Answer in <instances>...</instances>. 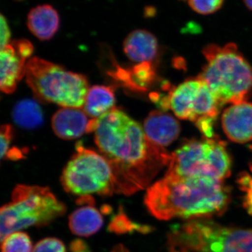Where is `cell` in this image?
Here are the masks:
<instances>
[{
    "instance_id": "19",
    "label": "cell",
    "mask_w": 252,
    "mask_h": 252,
    "mask_svg": "<svg viewBox=\"0 0 252 252\" xmlns=\"http://www.w3.org/2000/svg\"><path fill=\"white\" fill-rule=\"evenodd\" d=\"M152 226L135 223L127 217L122 207L119 208L117 215L113 216L108 225V230L116 235H124L138 232L147 234L152 231Z\"/></svg>"
},
{
    "instance_id": "7",
    "label": "cell",
    "mask_w": 252,
    "mask_h": 252,
    "mask_svg": "<svg viewBox=\"0 0 252 252\" xmlns=\"http://www.w3.org/2000/svg\"><path fill=\"white\" fill-rule=\"evenodd\" d=\"M231 158L225 142L217 136L189 140L171 154L167 173L181 177L221 181L231 173Z\"/></svg>"
},
{
    "instance_id": "31",
    "label": "cell",
    "mask_w": 252,
    "mask_h": 252,
    "mask_svg": "<svg viewBox=\"0 0 252 252\" xmlns=\"http://www.w3.org/2000/svg\"><path fill=\"white\" fill-rule=\"evenodd\" d=\"M243 1L248 9L252 11V0H243Z\"/></svg>"
},
{
    "instance_id": "17",
    "label": "cell",
    "mask_w": 252,
    "mask_h": 252,
    "mask_svg": "<svg viewBox=\"0 0 252 252\" xmlns=\"http://www.w3.org/2000/svg\"><path fill=\"white\" fill-rule=\"evenodd\" d=\"M115 102L112 88L94 86L88 91L83 109L91 119H97L115 107Z\"/></svg>"
},
{
    "instance_id": "6",
    "label": "cell",
    "mask_w": 252,
    "mask_h": 252,
    "mask_svg": "<svg viewBox=\"0 0 252 252\" xmlns=\"http://www.w3.org/2000/svg\"><path fill=\"white\" fill-rule=\"evenodd\" d=\"M26 83L36 98L63 107L83 108L89 82L84 75L59 64L33 57L26 65Z\"/></svg>"
},
{
    "instance_id": "14",
    "label": "cell",
    "mask_w": 252,
    "mask_h": 252,
    "mask_svg": "<svg viewBox=\"0 0 252 252\" xmlns=\"http://www.w3.org/2000/svg\"><path fill=\"white\" fill-rule=\"evenodd\" d=\"M146 135L154 143L164 147L178 138L181 127L177 119L162 111H153L144 123Z\"/></svg>"
},
{
    "instance_id": "30",
    "label": "cell",
    "mask_w": 252,
    "mask_h": 252,
    "mask_svg": "<svg viewBox=\"0 0 252 252\" xmlns=\"http://www.w3.org/2000/svg\"><path fill=\"white\" fill-rule=\"evenodd\" d=\"M130 252L127 248L122 244H118V245L114 246L112 248V252Z\"/></svg>"
},
{
    "instance_id": "23",
    "label": "cell",
    "mask_w": 252,
    "mask_h": 252,
    "mask_svg": "<svg viewBox=\"0 0 252 252\" xmlns=\"http://www.w3.org/2000/svg\"><path fill=\"white\" fill-rule=\"evenodd\" d=\"M32 252H66V248L59 239L46 238L38 242Z\"/></svg>"
},
{
    "instance_id": "32",
    "label": "cell",
    "mask_w": 252,
    "mask_h": 252,
    "mask_svg": "<svg viewBox=\"0 0 252 252\" xmlns=\"http://www.w3.org/2000/svg\"><path fill=\"white\" fill-rule=\"evenodd\" d=\"M14 1H24V0H14Z\"/></svg>"
},
{
    "instance_id": "11",
    "label": "cell",
    "mask_w": 252,
    "mask_h": 252,
    "mask_svg": "<svg viewBox=\"0 0 252 252\" xmlns=\"http://www.w3.org/2000/svg\"><path fill=\"white\" fill-rule=\"evenodd\" d=\"M225 135L238 143L252 140V103L244 101L225 109L221 118Z\"/></svg>"
},
{
    "instance_id": "4",
    "label": "cell",
    "mask_w": 252,
    "mask_h": 252,
    "mask_svg": "<svg viewBox=\"0 0 252 252\" xmlns=\"http://www.w3.org/2000/svg\"><path fill=\"white\" fill-rule=\"evenodd\" d=\"M170 252H252V230L223 226L207 219L172 225Z\"/></svg>"
},
{
    "instance_id": "21",
    "label": "cell",
    "mask_w": 252,
    "mask_h": 252,
    "mask_svg": "<svg viewBox=\"0 0 252 252\" xmlns=\"http://www.w3.org/2000/svg\"><path fill=\"white\" fill-rule=\"evenodd\" d=\"M154 72L152 63H141L136 66L130 74L131 84L138 89H145L153 80Z\"/></svg>"
},
{
    "instance_id": "24",
    "label": "cell",
    "mask_w": 252,
    "mask_h": 252,
    "mask_svg": "<svg viewBox=\"0 0 252 252\" xmlns=\"http://www.w3.org/2000/svg\"><path fill=\"white\" fill-rule=\"evenodd\" d=\"M238 183L240 189L245 193L244 207L252 215V177L248 173L242 174L238 178Z\"/></svg>"
},
{
    "instance_id": "16",
    "label": "cell",
    "mask_w": 252,
    "mask_h": 252,
    "mask_svg": "<svg viewBox=\"0 0 252 252\" xmlns=\"http://www.w3.org/2000/svg\"><path fill=\"white\" fill-rule=\"evenodd\" d=\"M27 25L28 29L36 38L41 41L49 40L59 30V13L51 5H39L30 11Z\"/></svg>"
},
{
    "instance_id": "22",
    "label": "cell",
    "mask_w": 252,
    "mask_h": 252,
    "mask_svg": "<svg viewBox=\"0 0 252 252\" xmlns=\"http://www.w3.org/2000/svg\"><path fill=\"white\" fill-rule=\"evenodd\" d=\"M189 6L199 14L209 15L217 12L223 6L224 0H187Z\"/></svg>"
},
{
    "instance_id": "9",
    "label": "cell",
    "mask_w": 252,
    "mask_h": 252,
    "mask_svg": "<svg viewBox=\"0 0 252 252\" xmlns=\"http://www.w3.org/2000/svg\"><path fill=\"white\" fill-rule=\"evenodd\" d=\"M167 100L169 108L177 117L193 122L203 117L216 119L221 108L210 88L198 78L174 88Z\"/></svg>"
},
{
    "instance_id": "10",
    "label": "cell",
    "mask_w": 252,
    "mask_h": 252,
    "mask_svg": "<svg viewBox=\"0 0 252 252\" xmlns=\"http://www.w3.org/2000/svg\"><path fill=\"white\" fill-rule=\"evenodd\" d=\"M34 51L31 41L26 39L13 41L1 49V77L0 89L11 94L16 91L18 81L26 75V65Z\"/></svg>"
},
{
    "instance_id": "27",
    "label": "cell",
    "mask_w": 252,
    "mask_h": 252,
    "mask_svg": "<svg viewBox=\"0 0 252 252\" xmlns=\"http://www.w3.org/2000/svg\"><path fill=\"white\" fill-rule=\"evenodd\" d=\"M0 45L1 49L4 48V46L8 45L10 43L11 39V33L10 31L9 25H8L7 21L2 14L0 17Z\"/></svg>"
},
{
    "instance_id": "2",
    "label": "cell",
    "mask_w": 252,
    "mask_h": 252,
    "mask_svg": "<svg viewBox=\"0 0 252 252\" xmlns=\"http://www.w3.org/2000/svg\"><path fill=\"white\" fill-rule=\"evenodd\" d=\"M230 190L221 181L165 173L147 189L144 204L159 220H202L220 216L229 205Z\"/></svg>"
},
{
    "instance_id": "13",
    "label": "cell",
    "mask_w": 252,
    "mask_h": 252,
    "mask_svg": "<svg viewBox=\"0 0 252 252\" xmlns=\"http://www.w3.org/2000/svg\"><path fill=\"white\" fill-rule=\"evenodd\" d=\"M90 120L83 108L63 107L53 116L51 126L59 138L74 140L88 133Z\"/></svg>"
},
{
    "instance_id": "5",
    "label": "cell",
    "mask_w": 252,
    "mask_h": 252,
    "mask_svg": "<svg viewBox=\"0 0 252 252\" xmlns=\"http://www.w3.org/2000/svg\"><path fill=\"white\" fill-rule=\"evenodd\" d=\"M67 207L49 187L18 185L11 201L1 207V240L30 227L45 226L65 214Z\"/></svg>"
},
{
    "instance_id": "12",
    "label": "cell",
    "mask_w": 252,
    "mask_h": 252,
    "mask_svg": "<svg viewBox=\"0 0 252 252\" xmlns=\"http://www.w3.org/2000/svg\"><path fill=\"white\" fill-rule=\"evenodd\" d=\"M79 207L69 215V228L73 234L88 238L95 234L104 223L102 213L94 207L95 201L92 195L78 197Z\"/></svg>"
},
{
    "instance_id": "25",
    "label": "cell",
    "mask_w": 252,
    "mask_h": 252,
    "mask_svg": "<svg viewBox=\"0 0 252 252\" xmlns=\"http://www.w3.org/2000/svg\"><path fill=\"white\" fill-rule=\"evenodd\" d=\"M13 137L12 127L9 124L1 126L0 132V140H1V158H4L9 151L11 140Z\"/></svg>"
},
{
    "instance_id": "15",
    "label": "cell",
    "mask_w": 252,
    "mask_h": 252,
    "mask_svg": "<svg viewBox=\"0 0 252 252\" xmlns=\"http://www.w3.org/2000/svg\"><path fill=\"white\" fill-rule=\"evenodd\" d=\"M124 51L127 57L133 62L152 63L157 57L158 44L157 37L145 30H135L126 36Z\"/></svg>"
},
{
    "instance_id": "3",
    "label": "cell",
    "mask_w": 252,
    "mask_h": 252,
    "mask_svg": "<svg viewBox=\"0 0 252 252\" xmlns=\"http://www.w3.org/2000/svg\"><path fill=\"white\" fill-rule=\"evenodd\" d=\"M203 53L207 63L198 78L210 88L220 107L247 101L252 90V66L237 46L212 44Z\"/></svg>"
},
{
    "instance_id": "18",
    "label": "cell",
    "mask_w": 252,
    "mask_h": 252,
    "mask_svg": "<svg viewBox=\"0 0 252 252\" xmlns=\"http://www.w3.org/2000/svg\"><path fill=\"white\" fill-rule=\"evenodd\" d=\"M12 117L18 126L24 129H34L43 123V113L36 101L26 99L20 101L13 109Z\"/></svg>"
},
{
    "instance_id": "26",
    "label": "cell",
    "mask_w": 252,
    "mask_h": 252,
    "mask_svg": "<svg viewBox=\"0 0 252 252\" xmlns=\"http://www.w3.org/2000/svg\"><path fill=\"white\" fill-rule=\"evenodd\" d=\"M215 119L211 117L200 118L195 122L197 127L201 131L204 137L212 138L214 136L213 126Z\"/></svg>"
},
{
    "instance_id": "28",
    "label": "cell",
    "mask_w": 252,
    "mask_h": 252,
    "mask_svg": "<svg viewBox=\"0 0 252 252\" xmlns=\"http://www.w3.org/2000/svg\"><path fill=\"white\" fill-rule=\"evenodd\" d=\"M71 252H92L90 246L82 239H75L69 244Z\"/></svg>"
},
{
    "instance_id": "1",
    "label": "cell",
    "mask_w": 252,
    "mask_h": 252,
    "mask_svg": "<svg viewBox=\"0 0 252 252\" xmlns=\"http://www.w3.org/2000/svg\"><path fill=\"white\" fill-rule=\"evenodd\" d=\"M91 132L99 153L112 169L116 193L130 196L148 188L170 162L171 154L152 142L142 126L117 107L91 119L88 133Z\"/></svg>"
},
{
    "instance_id": "20",
    "label": "cell",
    "mask_w": 252,
    "mask_h": 252,
    "mask_svg": "<svg viewBox=\"0 0 252 252\" xmlns=\"http://www.w3.org/2000/svg\"><path fill=\"white\" fill-rule=\"evenodd\" d=\"M1 252H32L33 247L28 233L16 231L1 240Z\"/></svg>"
},
{
    "instance_id": "29",
    "label": "cell",
    "mask_w": 252,
    "mask_h": 252,
    "mask_svg": "<svg viewBox=\"0 0 252 252\" xmlns=\"http://www.w3.org/2000/svg\"><path fill=\"white\" fill-rule=\"evenodd\" d=\"M156 14V9L153 6H146L144 8V16L152 17Z\"/></svg>"
},
{
    "instance_id": "8",
    "label": "cell",
    "mask_w": 252,
    "mask_h": 252,
    "mask_svg": "<svg viewBox=\"0 0 252 252\" xmlns=\"http://www.w3.org/2000/svg\"><path fill=\"white\" fill-rule=\"evenodd\" d=\"M63 188L71 195L112 196L116 193L115 181L108 162L102 154L82 146L63 169Z\"/></svg>"
}]
</instances>
